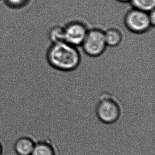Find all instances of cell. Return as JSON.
I'll use <instances>...</instances> for the list:
<instances>
[{"label": "cell", "instance_id": "1", "mask_svg": "<svg viewBox=\"0 0 155 155\" xmlns=\"http://www.w3.org/2000/svg\"><path fill=\"white\" fill-rule=\"evenodd\" d=\"M46 59L54 69L69 72L78 67L81 62V55L77 47L64 41L51 43L47 51Z\"/></svg>", "mask_w": 155, "mask_h": 155}, {"label": "cell", "instance_id": "2", "mask_svg": "<svg viewBox=\"0 0 155 155\" xmlns=\"http://www.w3.org/2000/svg\"><path fill=\"white\" fill-rule=\"evenodd\" d=\"M121 109L119 103L110 95H101L97 104L96 114L99 120L107 124H113L119 119Z\"/></svg>", "mask_w": 155, "mask_h": 155}, {"label": "cell", "instance_id": "3", "mask_svg": "<svg viewBox=\"0 0 155 155\" xmlns=\"http://www.w3.org/2000/svg\"><path fill=\"white\" fill-rule=\"evenodd\" d=\"M126 28L132 33L143 34L153 27L149 18V12L132 8L126 13L124 17Z\"/></svg>", "mask_w": 155, "mask_h": 155}, {"label": "cell", "instance_id": "4", "mask_svg": "<svg viewBox=\"0 0 155 155\" xmlns=\"http://www.w3.org/2000/svg\"><path fill=\"white\" fill-rule=\"evenodd\" d=\"M81 46L84 53L88 56H100L107 47L105 38L104 31L96 28L88 29Z\"/></svg>", "mask_w": 155, "mask_h": 155}, {"label": "cell", "instance_id": "5", "mask_svg": "<svg viewBox=\"0 0 155 155\" xmlns=\"http://www.w3.org/2000/svg\"><path fill=\"white\" fill-rule=\"evenodd\" d=\"M65 41L74 46H81L88 32L85 23L79 21H74L64 27Z\"/></svg>", "mask_w": 155, "mask_h": 155}, {"label": "cell", "instance_id": "6", "mask_svg": "<svg viewBox=\"0 0 155 155\" xmlns=\"http://www.w3.org/2000/svg\"><path fill=\"white\" fill-rule=\"evenodd\" d=\"M36 142L34 139L28 136H23L17 139L13 145V149L17 155H31Z\"/></svg>", "mask_w": 155, "mask_h": 155}, {"label": "cell", "instance_id": "7", "mask_svg": "<svg viewBox=\"0 0 155 155\" xmlns=\"http://www.w3.org/2000/svg\"><path fill=\"white\" fill-rule=\"evenodd\" d=\"M105 38L107 46L116 47L121 44L123 34L116 28H110L104 31Z\"/></svg>", "mask_w": 155, "mask_h": 155}, {"label": "cell", "instance_id": "8", "mask_svg": "<svg viewBox=\"0 0 155 155\" xmlns=\"http://www.w3.org/2000/svg\"><path fill=\"white\" fill-rule=\"evenodd\" d=\"M31 155H56L54 148L46 140L36 142Z\"/></svg>", "mask_w": 155, "mask_h": 155}, {"label": "cell", "instance_id": "9", "mask_svg": "<svg viewBox=\"0 0 155 155\" xmlns=\"http://www.w3.org/2000/svg\"><path fill=\"white\" fill-rule=\"evenodd\" d=\"M132 8H136L146 12L155 10V0H131Z\"/></svg>", "mask_w": 155, "mask_h": 155}, {"label": "cell", "instance_id": "10", "mask_svg": "<svg viewBox=\"0 0 155 155\" xmlns=\"http://www.w3.org/2000/svg\"><path fill=\"white\" fill-rule=\"evenodd\" d=\"M48 38L51 43L65 41V33L64 27L56 25L51 28L48 32Z\"/></svg>", "mask_w": 155, "mask_h": 155}, {"label": "cell", "instance_id": "11", "mask_svg": "<svg viewBox=\"0 0 155 155\" xmlns=\"http://www.w3.org/2000/svg\"><path fill=\"white\" fill-rule=\"evenodd\" d=\"M4 4L8 8L18 10L23 8L29 3L31 0H3Z\"/></svg>", "mask_w": 155, "mask_h": 155}, {"label": "cell", "instance_id": "12", "mask_svg": "<svg viewBox=\"0 0 155 155\" xmlns=\"http://www.w3.org/2000/svg\"><path fill=\"white\" fill-rule=\"evenodd\" d=\"M118 2L122 3H130L131 0H117Z\"/></svg>", "mask_w": 155, "mask_h": 155}, {"label": "cell", "instance_id": "13", "mask_svg": "<svg viewBox=\"0 0 155 155\" xmlns=\"http://www.w3.org/2000/svg\"><path fill=\"white\" fill-rule=\"evenodd\" d=\"M3 153V146L2 145V143L0 141V155H2Z\"/></svg>", "mask_w": 155, "mask_h": 155}, {"label": "cell", "instance_id": "14", "mask_svg": "<svg viewBox=\"0 0 155 155\" xmlns=\"http://www.w3.org/2000/svg\"><path fill=\"white\" fill-rule=\"evenodd\" d=\"M0 1H1V0H0Z\"/></svg>", "mask_w": 155, "mask_h": 155}]
</instances>
